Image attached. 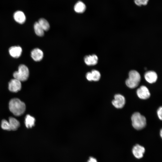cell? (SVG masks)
I'll list each match as a JSON object with an SVG mask.
<instances>
[{"label":"cell","instance_id":"10","mask_svg":"<svg viewBox=\"0 0 162 162\" xmlns=\"http://www.w3.org/2000/svg\"><path fill=\"white\" fill-rule=\"evenodd\" d=\"M144 77L147 82L150 83H152L155 82L157 81L158 76L155 72L149 71L145 73Z\"/></svg>","mask_w":162,"mask_h":162},{"label":"cell","instance_id":"4","mask_svg":"<svg viewBox=\"0 0 162 162\" xmlns=\"http://www.w3.org/2000/svg\"><path fill=\"white\" fill-rule=\"evenodd\" d=\"M13 76L20 82L26 81L29 75V71L28 68L25 65L20 64L18 67V70L13 73Z\"/></svg>","mask_w":162,"mask_h":162},{"label":"cell","instance_id":"21","mask_svg":"<svg viewBox=\"0 0 162 162\" xmlns=\"http://www.w3.org/2000/svg\"><path fill=\"white\" fill-rule=\"evenodd\" d=\"M148 0H134L135 4L137 6L146 5L147 4Z\"/></svg>","mask_w":162,"mask_h":162},{"label":"cell","instance_id":"1","mask_svg":"<svg viewBox=\"0 0 162 162\" xmlns=\"http://www.w3.org/2000/svg\"><path fill=\"white\" fill-rule=\"evenodd\" d=\"M10 111L15 116H20L24 113L26 105L18 98H14L10 100L9 104Z\"/></svg>","mask_w":162,"mask_h":162},{"label":"cell","instance_id":"13","mask_svg":"<svg viewBox=\"0 0 162 162\" xmlns=\"http://www.w3.org/2000/svg\"><path fill=\"white\" fill-rule=\"evenodd\" d=\"M98 56L95 54L86 56L84 58V61L85 64L88 66L96 65L98 63Z\"/></svg>","mask_w":162,"mask_h":162},{"label":"cell","instance_id":"2","mask_svg":"<svg viewBox=\"0 0 162 162\" xmlns=\"http://www.w3.org/2000/svg\"><path fill=\"white\" fill-rule=\"evenodd\" d=\"M131 119L132 126L137 130H141L146 126V118L139 112H135L133 114Z\"/></svg>","mask_w":162,"mask_h":162},{"label":"cell","instance_id":"7","mask_svg":"<svg viewBox=\"0 0 162 162\" xmlns=\"http://www.w3.org/2000/svg\"><path fill=\"white\" fill-rule=\"evenodd\" d=\"M136 94L138 97L142 99H146L149 98L150 93L148 88L145 86H142L136 91Z\"/></svg>","mask_w":162,"mask_h":162},{"label":"cell","instance_id":"12","mask_svg":"<svg viewBox=\"0 0 162 162\" xmlns=\"http://www.w3.org/2000/svg\"><path fill=\"white\" fill-rule=\"evenodd\" d=\"M13 17L14 20L20 24L24 23L26 20V16L24 13L21 10H17L15 12Z\"/></svg>","mask_w":162,"mask_h":162},{"label":"cell","instance_id":"19","mask_svg":"<svg viewBox=\"0 0 162 162\" xmlns=\"http://www.w3.org/2000/svg\"><path fill=\"white\" fill-rule=\"evenodd\" d=\"M91 73L92 74V81H98L100 79L101 75L100 72L96 70H92Z\"/></svg>","mask_w":162,"mask_h":162},{"label":"cell","instance_id":"17","mask_svg":"<svg viewBox=\"0 0 162 162\" xmlns=\"http://www.w3.org/2000/svg\"><path fill=\"white\" fill-rule=\"evenodd\" d=\"M38 22L44 31H47L50 29V24L45 19L41 18L39 20Z\"/></svg>","mask_w":162,"mask_h":162},{"label":"cell","instance_id":"6","mask_svg":"<svg viewBox=\"0 0 162 162\" xmlns=\"http://www.w3.org/2000/svg\"><path fill=\"white\" fill-rule=\"evenodd\" d=\"M21 88V82L14 79L11 80L8 83V89L12 92H16L20 91Z\"/></svg>","mask_w":162,"mask_h":162},{"label":"cell","instance_id":"16","mask_svg":"<svg viewBox=\"0 0 162 162\" xmlns=\"http://www.w3.org/2000/svg\"><path fill=\"white\" fill-rule=\"evenodd\" d=\"M35 118L29 114L26 115L25 118V124L27 128H31L35 125Z\"/></svg>","mask_w":162,"mask_h":162},{"label":"cell","instance_id":"24","mask_svg":"<svg viewBox=\"0 0 162 162\" xmlns=\"http://www.w3.org/2000/svg\"><path fill=\"white\" fill-rule=\"evenodd\" d=\"M87 162H98V161L95 158L92 157H90L88 160Z\"/></svg>","mask_w":162,"mask_h":162},{"label":"cell","instance_id":"15","mask_svg":"<svg viewBox=\"0 0 162 162\" xmlns=\"http://www.w3.org/2000/svg\"><path fill=\"white\" fill-rule=\"evenodd\" d=\"M8 122L10 130H16L20 126L19 122L14 117H10L9 118Z\"/></svg>","mask_w":162,"mask_h":162},{"label":"cell","instance_id":"3","mask_svg":"<svg viewBox=\"0 0 162 162\" xmlns=\"http://www.w3.org/2000/svg\"><path fill=\"white\" fill-rule=\"evenodd\" d=\"M140 80L141 76L140 74L136 70H133L129 72V77L126 80L125 83L129 88H134L137 86Z\"/></svg>","mask_w":162,"mask_h":162},{"label":"cell","instance_id":"8","mask_svg":"<svg viewBox=\"0 0 162 162\" xmlns=\"http://www.w3.org/2000/svg\"><path fill=\"white\" fill-rule=\"evenodd\" d=\"M145 149L144 147L139 144H136L133 148L132 152L134 156L137 159L143 157Z\"/></svg>","mask_w":162,"mask_h":162},{"label":"cell","instance_id":"25","mask_svg":"<svg viewBox=\"0 0 162 162\" xmlns=\"http://www.w3.org/2000/svg\"><path fill=\"white\" fill-rule=\"evenodd\" d=\"M160 133V136H161V137H162V130H161Z\"/></svg>","mask_w":162,"mask_h":162},{"label":"cell","instance_id":"20","mask_svg":"<svg viewBox=\"0 0 162 162\" xmlns=\"http://www.w3.org/2000/svg\"><path fill=\"white\" fill-rule=\"evenodd\" d=\"M1 127L3 130L10 131L9 122L5 119H3L2 120Z\"/></svg>","mask_w":162,"mask_h":162},{"label":"cell","instance_id":"18","mask_svg":"<svg viewBox=\"0 0 162 162\" xmlns=\"http://www.w3.org/2000/svg\"><path fill=\"white\" fill-rule=\"evenodd\" d=\"M34 28V32L36 34L40 37L43 36L44 34V31L39 25L38 22H35Z\"/></svg>","mask_w":162,"mask_h":162},{"label":"cell","instance_id":"22","mask_svg":"<svg viewBox=\"0 0 162 162\" xmlns=\"http://www.w3.org/2000/svg\"><path fill=\"white\" fill-rule=\"evenodd\" d=\"M162 107L161 106L160 107L157 111V114L158 116L160 119H162Z\"/></svg>","mask_w":162,"mask_h":162},{"label":"cell","instance_id":"5","mask_svg":"<svg viewBox=\"0 0 162 162\" xmlns=\"http://www.w3.org/2000/svg\"><path fill=\"white\" fill-rule=\"evenodd\" d=\"M125 103L124 97L121 94H118L114 96V99L112 101V105L116 108L120 109L122 108Z\"/></svg>","mask_w":162,"mask_h":162},{"label":"cell","instance_id":"14","mask_svg":"<svg viewBox=\"0 0 162 162\" xmlns=\"http://www.w3.org/2000/svg\"><path fill=\"white\" fill-rule=\"evenodd\" d=\"M74 8L76 12L81 14L85 11L86 8L84 3L81 1H79L75 4Z\"/></svg>","mask_w":162,"mask_h":162},{"label":"cell","instance_id":"23","mask_svg":"<svg viewBox=\"0 0 162 162\" xmlns=\"http://www.w3.org/2000/svg\"><path fill=\"white\" fill-rule=\"evenodd\" d=\"M86 77L87 80L89 81H92V76L91 72H87L86 74Z\"/></svg>","mask_w":162,"mask_h":162},{"label":"cell","instance_id":"11","mask_svg":"<svg viewBox=\"0 0 162 162\" xmlns=\"http://www.w3.org/2000/svg\"><path fill=\"white\" fill-rule=\"evenodd\" d=\"M22 49L19 46H14L11 47L9 50L10 55L14 58H18L22 54Z\"/></svg>","mask_w":162,"mask_h":162},{"label":"cell","instance_id":"9","mask_svg":"<svg viewBox=\"0 0 162 162\" xmlns=\"http://www.w3.org/2000/svg\"><path fill=\"white\" fill-rule=\"evenodd\" d=\"M31 56L34 61L39 62L42 59L44 56V53L41 50L36 48L32 51Z\"/></svg>","mask_w":162,"mask_h":162}]
</instances>
